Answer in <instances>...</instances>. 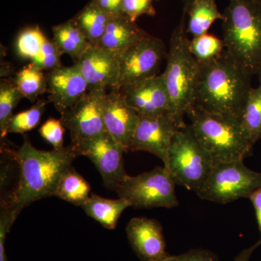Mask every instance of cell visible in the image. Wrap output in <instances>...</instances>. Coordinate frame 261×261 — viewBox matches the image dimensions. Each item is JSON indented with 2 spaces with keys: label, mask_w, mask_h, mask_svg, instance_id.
<instances>
[{
  "label": "cell",
  "mask_w": 261,
  "mask_h": 261,
  "mask_svg": "<svg viewBox=\"0 0 261 261\" xmlns=\"http://www.w3.org/2000/svg\"><path fill=\"white\" fill-rule=\"evenodd\" d=\"M252 77L224 49L212 61L199 63L193 106L240 119L252 88Z\"/></svg>",
  "instance_id": "1"
},
{
  "label": "cell",
  "mask_w": 261,
  "mask_h": 261,
  "mask_svg": "<svg viewBox=\"0 0 261 261\" xmlns=\"http://www.w3.org/2000/svg\"><path fill=\"white\" fill-rule=\"evenodd\" d=\"M17 154L20 178L11 209L18 216L35 201L54 196L62 174L79 156L71 144L61 149L41 150L32 145L27 136Z\"/></svg>",
  "instance_id": "2"
},
{
  "label": "cell",
  "mask_w": 261,
  "mask_h": 261,
  "mask_svg": "<svg viewBox=\"0 0 261 261\" xmlns=\"http://www.w3.org/2000/svg\"><path fill=\"white\" fill-rule=\"evenodd\" d=\"M222 20L224 49L251 76L261 71V5L229 0Z\"/></svg>",
  "instance_id": "3"
},
{
  "label": "cell",
  "mask_w": 261,
  "mask_h": 261,
  "mask_svg": "<svg viewBox=\"0 0 261 261\" xmlns=\"http://www.w3.org/2000/svg\"><path fill=\"white\" fill-rule=\"evenodd\" d=\"M186 15L184 10L181 21L172 33L167 65L162 73L169 97V116L178 128L186 125L184 118L193 105L199 72L198 61L192 55L187 36Z\"/></svg>",
  "instance_id": "4"
},
{
  "label": "cell",
  "mask_w": 261,
  "mask_h": 261,
  "mask_svg": "<svg viewBox=\"0 0 261 261\" xmlns=\"http://www.w3.org/2000/svg\"><path fill=\"white\" fill-rule=\"evenodd\" d=\"M187 116L192 133L214 165L244 160L251 151L253 145L239 118L207 112L193 105Z\"/></svg>",
  "instance_id": "5"
},
{
  "label": "cell",
  "mask_w": 261,
  "mask_h": 261,
  "mask_svg": "<svg viewBox=\"0 0 261 261\" xmlns=\"http://www.w3.org/2000/svg\"><path fill=\"white\" fill-rule=\"evenodd\" d=\"M214 166L210 154L196 139L189 125L176 130L164 167L176 185L197 193Z\"/></svg>",
  "instance_id": "6"
},
{
  "label": "cell",
  "mask_w": 261,
  "mask_h": 261,
  "mask_svg": "<svg viewBox=\"0 0 261 261\" xmlns=\"http://www.w3.org/2000/svg\"><path fill=\"white\" fill-rule=\"evenodd\" d=\"M176 185L171 173L163 166L135 176L127 174L115 192L135 208H173L178 205Z\"/></svg>",
  "instance_id": "7"
},
{
  "label": "cell",
  "mask_w": 261,
  "mask_h": 261,
  "mask_svg": "<svg viewBox=\"0 0 261 261\" xmlns=\"http://www.w3.org/2000/svg\"><path fill=\"white\" fill-rule=\"evenodd\" d=\"M261 188V173L247 168L243 160L215 164L197 195L202 200L226 204L247 197Z\"/></svg>",
  "instance_id": "8"
},
{
  "label": "cell",
  "mask_w": 261,
  "mask_h": 261,
  "mask_svg": "<svg viewBox=\"0 0 261 261\" xmlns=\"http://www.w3.org/2000/svg\"><path fill=\"white\" fill-rule=\"evenodd\" d=\"M167 56L163 41L146 34L126 50L118 55L120 76L118 89L158 75L163 58Z\"/></svg>",
  "instance_id": "9"
},
{
  "label": "cell",
  "mask_w": 261,
  "mask_h": 261,
  "mask_svg": "<svg viewBox=\"0 0 261 261\" xmlns=\"http://www.w3.org/2000/svg\"><path fill=\"white\" fill-rule=\"evenodd\" d=\"M71 145L79 155L85 156L93 163L105 187L115 191L127 175L123 158L126 151L123 147L108 132Z\"/></svg>",
  "instance_id": "10"
},
{
  "label": "cell",
  "mask_w": 261,
  "mask_h": 261,
  "mask_svg": "<svg viewBox=\"0 0 261 261\" xmlns=\"http://www.w3.org/2000/svg\"><path fill=\"white\" fill-rule=\"evenodd\" d=\"M107 90L90 89L69 109L61 113V121L69 130L71 144L94 138L106 133L102 102Z\"/></svg>",
  "instance_id": "11"
},
{
  "label": "cell",
  "mask_w": 261,
  "mask_h": 261,
  "mask_svg": "<svg viewBox=\"0 0 261 261\" xmlns=\"http://www.w3.org/2000/svg\"><path fill=\"white\" fill-rule=\"evenodd\" d=\"M178 128L169 115L159 117L140 116L130 142L129 151H145L153 154L163 161L165 166L173 135Z\"/></svg>",
  "instance_id": "12"
},
{
  "label": "cell",
  "mask_w": 261,
  "mask_h": 261,
  "mask_svg": "<svg viewBox=\"0 0 261 261\" xmlns=\"http://www.w3.org/2000/svg\"><path fill=\"white\" fill-rule=\"evenodd\" d=\"M120 91L128 106L141 116L169 115V97L162 74L125 86Z\"/></svg>",
  "instance_id": "13"
},
{
  "label": "cell",
  "mask_w": 261,
  "mask_h": 261,
  "mask_svg": "<svg viewBox=\"0 0 261 261\" xmlns=\"http://www.w3.org/2000/svg\"><path fill=\"white\" fill-rule=\"evenodd\" d=\"M102 114L108 133L126 152L129 151L132 137L140 121V114L128 106L118 89H111L105 94Z\"/></svg>",
  "instance_id": "14"
},
{
  "label": "cell",
  "mask_w": 261,
  "mask_h": 261,
  "mask_svg": "<svg viewBox=\"0 0 261 261\" xmlns=\"http://www.w3.org/2000/svg\"><path fill=\"white\" fill-rule=\"evenodd\" d=\"M74 64L87 81L89 90L118 89L120 65L118 56L114 53L92 45Z\"/></svg>",
  "instance_id": "15"
},
{
  "label": "cell",
  "mask_w": 261,
  "mask_h": 261,
  "mask_svg": "<svg viewBox=\"0 0 261 261\" xmlns=\"http://www.w3.org/2000/svg\"><path fill=\"white\" fill-rule=\"evenodd\" d=\"M46 75L48 99L61 114L74 106L89 91L88 84L75 64L61 65Z\"/></svg>",
  "instance_id": "16"
},
{
  "label": "cell",
  "mask_w": 261,
  "mask_h": 261,
  "mask_svg": "<svg viewBox=\"0 0 261 261\" xmlns=\"http://www.w3.org/2000/svg\"><path fill=\"white\" fill-rule=\"evenodd\" d=\"M126 231L130 246L141 261H161L169 256L162 226L156 220L133 218Z\"/></svg>",
  "instance_id": "17"
},
{
  "label": "cell",
  "mask_w": 261,
  "mask_h": 261,
  "mask_svg": "<svg viewBox=\"0 0 261 261\" xmlns=\"http://www.w3.org/2000/svg\"><path fill=\"white\" fill-rule=\"evenodd\" d=\"M146 34L143 29L125 15L114 17L110 20L97 46L118 56L138 42Z\"/></svg>",
  "instance_id": "18"
},
{
  "label": "cell",
  "mask_w": 261,
  "mask_h": 261,
  "mask_svg": "<svg viewBox=\"0 0 261 261\" xmlns=\"http://www.w3.org/2000/svg\"><path fill=\"white\" fill-rule=\"evenodd\" d=\"M128 207H130L129 202L121 197L111 200L92 193L82 208L89 217L95 220L103 227L112 230L116 227L122 213Z\"/></svg>",
  "instance_id": "19"
},
{
  "label": "cell",
  "mask_w": 261,
  "mask_h": 261,
  "mask_svg": "<svg viewBox=\"0 0 261 261\" xmlns=\"http://www.w3.org/2000/svg\"><path fill=\"white\" fill-rule=\"evenodd\" d=\"M0 168V207L12 208L20 178L17 151L2 146Z\"/></svg>",
  "instance_id": "20"
},
{
  "label": "cell",
  "mask_w": 261,
  "mask_h": 261,
  "mask_svg": "<svg viewBox=\"0 0 261 261\" xmlns=\"http://www.w3.org/2000/svg\"><path fill=\"white\" fill-rule=\"evenodd\" d=\"M184 10L189 15L187 34L193 38L207 34L216 20H222L224 18L218 9L216 0H194L185 5Z\"/></svg>",
  "instance_id": "21"
},
{
  "label": "cell",
  "mask_w": 261,
  "mask_h": 261,
  "mask_svg": "<svg viewBox=\"0 0 261 261\" xmlns=\"http://www.w3.org/2000/svg\"><path fill=\"white\" fill-rule=\"evenodd\" d=\"M53 40L62 53L69 56L75 63L92 46L72 19L53 27Z\"/></svg>",
  "instance_id": "22"
},
{
  "label": "cell",
  "mask_w": 261,
  "mask_h": 261,
  "mask_svg": "<svg viewBox=\"0 0 261 261\" xmlns=\"http://www.w3.org/2000/svg\"><path fill=\"white\" fill-rule=\"evenodd\" d=\"M111 18L90 0L83 9L71 19L91 44L97 46Z\"/></svg>",
  "instance_id": "23"
},
{
  "label": "cell",
  "mask_w": 261,
  "mask_h": 261,
  "mask_svg": "<svg viewBox=\"0 0 261 261\" xmlns=\"http://www.w3.org/2000/svg\"><path fill=\"white\" fill-rule=\"evenodd\" d=\"M90 194L91 185L72 165L62 174L54 196L72 205L82 207L88 200Z\"/></svg>",
  "instance_id": "24"
},
{
  "label": "cell",
  "mask_w": 261,
  "mask_h": 261,
  "mask_svg": "<svg viewBox=\"0 0 261 261\" xmlns=\"http://www.w3.org/2000/svg\"><path fill=\"white\" fill-rule=\"evenodd\" d=\"M240 120L247 138L254 146L261 138L260 84L250 91Z\"/></svg>",
  "instance_id": "25"
},
{
  "label": "cell",
  "mask_w": 261,
  "mask_h": 261,
  "mask_svg": "<svg viewBox=\"0 0 261 261\" xmlns=\"http://www.w3.org/2000/svg\"><path fill=\"white\" fill-rule=\"evenodd\" d=\"M13 80L23 98L30 101L47 92V75L30 65L18 71Z\"/></svg>",
  "instance_id": "26"
},
{
  "label": "cell",
  "mask_w": 261,
  "mask_h": 261,
  "mask_svg": "<svg viewBox=\"0 0 261 261\" xmlns=\"http://www.w3.org/2000/svg\"><path fill=\"white\" fill-rule=\"evenodd\" d=\"M23 97L15 85L14 80L3 79L0 82V137L4 139L7 126L13 111Z\"/></svg>",
  "instance_id": "27"
},
{
  "label": "cell",
  "mask_w": 261,
  "mask_h": 261,
  "mask_svg": "<svg viewBox=\"0 0 261 261\" xmlns=\"http://www.w3.org/2000/svg\"><path fill=\"white\" fill-rule=\"evenodd\" d=\"M47 38L39 25L22 30L15 42V51L20 58L32 61L39 54Z\"/></svg>",
  "instance_id": "28"
},
{
  "label": "cell",
  "mask_w": 261,
  "mask_h": 261,
  "mask_svg": "<svg viewBox=\"0 0 261 261\" xmlns=\"http://www.w3.org/2000/svg\"><path fill=\"white\" fill-rule=\"evenodd\" d=\"M46 109V102L39 100L32 108L13 115L8 122L6 134H24L34 129L40 123Z\"/></svg>",
  "instance_id": "29"
},
{
  "label": "cell",
  "mask_w": 261,
  "mask_h": 261,
  "mask_svg": "<svg viewBox=\"0 0 261 261\" xmlns=\"http://www.w3.org/2000/svg\"><path fill=\"white\" fill-rule=\"evenodd\" d=\"M190 49L199 63H205L221 56L225 49L221 39L205 34L190 40Z\"/></svg>",
  "instance_id": "30"
},
{
  "label": "cell",
  "mask_w": 261,
  "mask_h": 261,
  "mask_svg": "<svg viewBox=\"0 0 261 261\" xmlns=\"http://www.w3.org/2000/svg\"><path fill=\"white\" fill-rule=\"evenodd\" d=\"M62 53L54 41L46 39L42 49L32 61L30 65L36 69L50 72L61 66Z\"/></svg>",
  "instance_id": "31"
},
{
  "label": "cell",
  "mask_w": 261,
  "mask_h": 261,
  "mask_svg": "<svg viewBox=\"0 0 261 261\" xmlns=\"http://www.w3.org/2000/svg\"><path fill=\"white\" fill-rule=\"evenodd\" d=\"M39 135L50 144L53 149H61L64 147L65 126L61 120L49 118L39 130Z\"/></svg>",
  "instance_id": "32"
},
{
  "label": "cell",
  "mask_w": 261,
  "mask_h": 261,
  "mask_svg": "<svg viewBox=\"0 0 261 261\" xmlns=\"http://www.w3.org/2000/svg\"><path fill=\"white\" fill-rule=\"evenodd\" d=\"M123 13L132 21L136 22L139 17L143 15L153 16L156 11L152 0H123Z\"/></svg>",
  "instance_id": "33"
},
{
  "label": "cell",
  "mask_w": 261,
  "mask_h": 261,
  "mask_svg": "<svg viewBox=\"0 0 261 261\" xmlns=\"http://www.w3.org/2000/svg\"><path fill=\"white\" fill-rule=\"evenodd\" d=\"M18 216L11 208L0 207V261H8L5 239Z\"/></svg>",
  "instance_id": "34"
},
{
  "label": "cell",
  "mask_w": 261,
  "mask_h": 261,
  "mask_svg": "<svg viewBox=\"0 0 261 261\" xmlns=\"http://www.w3.org/2000/svg\"><path fill=\"white\" fill-rule=\"evenodd\" d=\"M161 261H219L214 252L205 249H193L178 255H169Z\"/></svg>",
  "instance_id": "35"
},
{
  "label": "cell",
  "mask_w": 261,
  "mask_h": 261,
  "mask_svg": "<svg viewBox=\"0 0 261 261\" xmlns=\"http://www.w3.org/2000/svg\"><path fill=\"white\" fill-rule=\"evenodd\" d=\"M111 18L124 15L123 13V0H91Z\"/></svg>",
  "instance_id": "36"
},
{
  "label": "cell",
  "mask_w": 261,
  "mask_h": 261,
  "mask_svg": "<svg viewBox=\"0 0 261 261\" xmlns=\"http://www.w3.org/2000/svg\"><path fill=\"white\" fill-rule=\"evenodd\" d=\"M249 200L251 201L252 205L255 208V214H256V219L257 226H258L259 231H260V242H261V188L258 189L249 196Z\"/></svg>",
  "instance_id": "37"
},
{
  "label": "cell",
  "mask_w": 261,
  "mask_h": 261,
  "mask_svg": "<svg viewBox=\"0 0 261 261\" xmlns=\"http://www.w3.org/2000/svg\"><path fill=\"white\" fill-rule=\"evenodd\" d=\"M261 245L260 240L248 248L245 249L235 257L234 261H249L254 251Z\"/></svg>",
  "instance_id": "38"
},
{
  "label": "cell",
  "mask_w": 261,
  "mask_h": 261,
  "mask_svg": "<svg viewBox=\"0 0 261 261\" xmlns=\"http://www.w3.org/2000/svg\"><path fill=\"white\" fill-rule=\"evenodd\" d=\"M185 1V5L188 4V3H191V2L194 1V0H184Z\"/></svg>",
  "instance_id": "39"
},
{
  "label": "cell",
  "mask_w": 261,
  "mask_h": 261,
  "mask_svg": "<svg viewBox=\"0 0 261 261\" xmlns=\"http://www.w3.org/2000/svg\"><path fill=\"white\" fill-rule=\"evenodd\" d=\"M258 75H259V77H260V84L261 85V71H260V73H259Z\"/></svg>",
  "instance_id": "40"
},
{
  "label": "cell",
  "mask_w": 261,
  "mask_h": 261,
  "mask_svg": "<svg viewBox=\"0 0 261 261\" xmlns=\"http://www.w3.org/2000/svg\"><path fill=\"white\" fill-rule=\"evenodd\" d=\"M255 1H256L257 3H258L259 4L261 5V0H255Z\"/></svg>",
  "instance_id": "41"
}]
</instances>
